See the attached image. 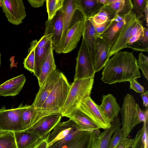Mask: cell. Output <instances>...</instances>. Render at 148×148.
Segmentation results:
<instances>
[{"label": "cell", "mask_w": 148, "mask_h": 148, "mask_svg": "<svg viewBox=\"0 0 148 148\" xmlns=\"http://www.w3.org/2000/svg\"><path fill=\"white\" fill-rule=\"evenodd\" d=\"M101 80L112 84L140 77L137 60L132 52L120 51L109 59L104 67Z\"/></svg>", "instance_id": "obj_1"}, {"label": "cell", "mask_w": 148, "mask_h": 148, "mask_svg": "<svg viewBox=\"0 0 148 148\" xmlns=\"http://www.w3.org/2000/svg\"><path fill=\"white\" fill-rule=\"evenodd\" d=\"M122 127L121 128L124 138H127L136 125L144 122L148 118V109L142 110L136 102L133 96L127 94L121 108Z\"/></svg>", "instance_id": "obj_2"}, {"label": "cell", "mask_w": 148, "mask_h": 148, "mask_svg": "<svg viewBox=\"0 0 148 148\" xmlns=\"http://www.w3.org/2000/svg\"><path fill=\"white\" fill-rule=\"evenodd\" d=\"M70 85L61 72L53 90L38 111L42 114H61L69 92Z\"/></svg>", "instance_id": "obj_3"}, {"label": "cell", "mask_w": 148, "mask_h": 148, "mask_svg": "<svg viewBox=\"0 0 148 148\" xmlns=\"http://www.w3.org/2000/svg\"><path fill=\"white\" fill-rule=\"evenodd\" d=\"M94 81V78L74 81L70 85L61 114L62 116H65L77 108L84 99L90 96Z\"/></svg>", "instance_id": "obj_4"}, {"label": "cell", "mask_w": 148, "mask_h": 148, "mask_svg": "<svg viewBox=\"0 0 148 148\" xmlns=\"http://www.w3.org/2000/svg\"><path fill=\"white\" fill-rule=\"evenodd\" d=\"M76 59V64L74 81L94 78L96 72L83 38Z\"/></svg>", "instance_id": "obj_5"}, {"label": "cell", "mask_w": 148, "mask_h": 148, "mask_svg": "<svg viewBox=\"0 0 148 148\" xmlns=\"http://www.w3.org/2000/svg\"><path fill=\"white\" fill-rule=\"evenodd\" d=\"M90 118L100 128L109 127L112 121L104 114L99 105L97 104L90 96L86 97L77 107Z\"/></svg>", "instance_id": "obj_6"}, {"label": "cell", "mask_w": 148, "mask_h": 148, "mask_svg": "<svg viewBox=\"0 0 148 148\" xmlns=\"http://www.w3.org/2000/svg\"><path fill=\"white\" fill-rule=\"evenodd\" d=\"M24 108L22 103L16 108L0 109V129L3 132L22 131L20 116Z\"/></svg>", "instance_id": "obj_7"}, {"label": "cell", "mask_w": 148, "mask_h": 148, "mask_svg": "<svg viewBox=\"0 0 148 148\" xmlns=\"http://www.w3.org/2000/svg\"><path fill=\"white\" fill-rule=\"evenodd\" d=\"M1 6L8 21L18 25L23 23L26 14L22 0H1Z\"/></svg>", "instance_id": "obj_8"}, {"label": "cell", "mask_w": 148, "mask_h": 148, "mask_svg": "<svg viewBox=\"0 0 148 148\" xmlns=\"http://www.w3.org/2000/svg\"><path fill=\"white\" fill-rule=\"evenodd\" d=\"M62 116L59 113L45 115L41 117L32 126L26 130L41 138L47 135L60 121Z\"/></svg>", "instance_id": "obj_9"}, {"label": "cell", "mask_w": 148, "mask_h": 148, "mask_svg": "<svg viewBox=\"0 0 148 148\" xmlns=\"http://www.w3.org/2000/svg\"><path fill=\"white\" fill-rule=\"evenodd\" d=\"M121 123L119 117H115L112 121L110 127L101 132L99 130L92 132L88 148H107L109 140L114 131Z\"/></svg>", "instance_id": "obj_10"}, {"label": "cell", "mask_w": 148, "mask_h": 148, "mask_svg": "<svg viewBox=\"0 0 148 148\" xmlns=\"http://www.w3.org/2000/svg\"><path fill=\"white\" fill-rule=\"evenodd\" d=\"M132 10L126 15L125 22L117 39L110 48V57L121 50L126 48V42L134 26L138 21Z\"/></svg>", "instance_id": "obj_11"}, {"label": "cell", "mask_w": 148, "mask_h": 148, "mask_svg": "<svg viewBox=\"0 0 148 148\" xmlns=\"http://www.w3.org/2000/svg\"><path fill=\"white\" fill-rule=\"evenodd\" d=\"M61 72L58 70L51 73L47 77L37 94L32 104L36 109L40 108L53 88Z\"/></svg>", "instance_id": "obj_12"}, {"label": "cell", "mask_w": 148, "mask_h": 148, "mask_svg": "<svg viewBox=\"0 0 148 148\" xmlns=\"http://www.w3.org/2000/svg\"><path fill=\"white\" fill-rule=\"evenodd\" d=\"M84 21H77L70 27L64 39L62 53H69L76 47L82 36Z\"/></svg>", "instance_id": "obj_13"}, {"label": "cell", "mask_w": 148, "mask_h": 148, "mask_svg": "<svg viewBox=\"0 0 148 148\" xmlns=\"http://www.w3.org/2000/svg\"><path fill=\"white\" fill-rule=\"evenodd\" d=\"M45 27L44 35L51 34L53 50L56 52L61 39L63 28L62 18L60 11L57 12L51 20L46 21Z\"/></svg>", "instance_id": "obj_14"}, {"label": "cell", "mask_w": 148, "mask_h": 148, "mask_svg": "<svg viewBox=\"0 0 148 148\" xmlns=\"http://www.w3.org/2000/svg\"><path fill=\"white\" fill-rule=\"evenodd\" d=\"M77 130L79 131L77 126L71 119L65 122H59L47 134L48 147L69 134Z\"/></svg>", "instance_id": "obj_15"}, {"label": "cell", "mask_w": 148, "mask_h": 148, "mask_svg": "<svg viewBox=\"0 0 148 148\" xmlns=\"http://www.w3.org/2000/svg\"><path fill=\"white\" fill-rule=\"evenodd\" d=\"M76 10L74 0H65L63 7L59 10L62 14L63 28L61 39L56 52L57 53H62L64 39Z\"/></svg>", "instance_id": "obj_16"}, {"label": "cell", "mask_w": 148, "mask_h": 148, "mask_svg": "<svg viewBox=\"0 0 148 148\" xmlns=\"http://www.w3.org/2000/svg\"><path fill=\"white\" fill-rule=\"evenodd\" d=\"M126 15L121 16L116 14L103 33L97 38L103 39L111 48L117 39L125 23Z\"/></svg>", "instance_id": "obj_17"}, {"label": "cell", "mask_w": 148, "mask_h": 148, "mask_svg": "<svg viewBox=\"0 0 148 148\" xmlns=\"http://www.w3.org/2000/svg\"><path fill=\"white\" fill-rule=\"evenodd\" d=\"M96 38V49L93 66L96 73L104 67L109 59L111 47L103 39L99 37Z\"/></svg>", "instance_id": "obj_18"}, {"label": "cell", "mask_w": 148, "mask_h": 148, "mask_svg": "<svg viewBox=\"0 0 148 148\" xmlns=\"http://www.w3.org/2000/svg\"><path fill=\"white\" fill-rule=\"evenodd\" d=\"M65 117L74 121L80 131L92 132L100 129L96 123L78 108Z\"/></svg>", "instance_id": "obj_19"}, {"label": "cell", "mask_w": 148, "mask_h": 148, "mask_svg": "<svg viewBox=\"0 0 148 148\" xmlns=\"http://www.w3.org/2000/svg\"><path fill=\"white\" fill-rule=\"evenodd\" d=\"M26 81L23 74L13 78L0 85V95L15 96L21 90Z\"/></svg>", "instance_id": "obj_20"}, {"label": "cell", "mask_w": 148, "mask_h": 148, "mask_svg": "<svg viewBox=\"0 0 148 148\" xmlns=\"http://www.w3.org/2000/svg\"><path fill=\"white\" fill-rule=\"evenodd\" d=\"M96 33L94 27L89 20L88 18H85L82 38L85 42L92 65L96 49Z\"/></svg>", "instance_id": "obj_21"}, {"label": "cell", "mask_w": 148, "mask_h": 148, "mask_svg": "<svg viewBox=\"0 0 148 148\" xmlns=\"http://www.w3.org/2000/svg\"><path fill=\"white\" fill-rule=\"evenodd\" d=\"M53 48L51 43L48 48L42 63L40 75L37 78L40 87L44 83L49 75L56 69L53 53Z\"/></svg>", "instance_id": "obj_22"}, {"label": "cell", "mask_w": 148, "mask_h": 148, "mask_svg": "<svg viewBox=\"0 0 148 148\" xmlns=\"http://www.w3.org/2000/svg\"><path fill=\"white\" fill-rule=\"evenodd\" d=\"M76 10L80 12L85 18L97 14L104 6L97 0H74Z\"/></svg>", "instance_id": "obj_23"}, {"label": "cell", "mask_w": 148, "mask_h": 148, "mask_svg": "<svg viewBox=\"0 0 148 148\" xmlns=\"http://www.w3.org/2000/svg\"><path fill=\"white\" fill-rule=\"evenodd\" d=\"M44 115H45L39 112L32 105L24 106L20 116L22 131L28 129Z\"/></svg>", "instance_id": "obj_24"}, {"label": "cell", "mask_w": 148, "mask_h": 148, "mask_svg": "<svg viewBox=\"0 0 148 148\" xmlns=\"http://www.w3.org/2000/svg\"><path fill=\"white\" fill-rule=\"evenodd\" d=\"M99 106L105 115L111 121L118 116L121 110L116 98L110 94L103 95L101 103Z\"/></svg>", "instance_id": "obj_25"}, {"label": "cell", "mask_w": 148, "mask_h": 148, "mask_svg": "<svg viewBox=\"0 0 148 148\" xmlns=\"http://www.w3.org/2000/svg\"><path fill=\"white\" fill-rule=\"evenodd\" d=\"M17 148H31L41 138L26 130L14 132Z\"/></svg>", "instance_id": "obj_26"}, {"label": "cell", "mask_w": 148, "mask_h": 148, "mask_svg": "<svg viewBox=\"0 0 148 148\" xmlns=\"http://www.w3.org/2000/svg\"><path fill=\"white\" fill-rule=\"evenodd\" d=\"M92 132L81 131L68 144L61 148H88Z\"/></svg>", "instance_id": "obj_27"}, {"label": "cell", "mask_w": 148, "mask_h": 148, "mask_svg": "<svg viewBox=\"0 0 148 148\" xmlns=\"http://www.w3.org/2000/svg\"><path fill=\"white\" fill-rule=\"evenodd\" d=\"M116 12L109 5H104L96 14L88 18L95 24L99 25L113 19Z\"/></svg>", "instance_id": "obj_28"}, {"label": "cell", "mask_w": 148, "mask_h": 148, "mask_svg": "<svg viewBox=\"0 0 148 148\" xmlns=\"http://www.w3.org/2000/svg\"><path fill=\"white\" fill-rule=\"evenodd\" d=\"M143 123L142 127L134 138L133 148H148V118Z\"/></svg>", "instance_id": "obj_29"}, {"label": "cell", "mask_w": 148, "mask_h": 148, "mask_svg": "<svg viewBox=\"0 0 148 148\" xmlns=\"http://www.w3.org/2000/svg\"><path fill=\"white\" fill-rule=\"evenodd\" d=\"M108 5L117 14L121 16L127 15L132 10L131 0H117Z\"/></svg>", "instance_id": "obj_30"}, {"label": "cell", "mask_w": 148, "mask_h": 148, "mask_svg": "<svg viewBox=\"0 0 148 148\" xmlns=\"http://www.w3.org/2000/svg\"><path fill=\"white\" fill-rule=\"evenodd\" d=\"M52 43L51 41L42 48L37 49L36 47L35 51L34 72L33 73L37 78L40 75L41 66L47 50Z\"/></svg>", "instance_id": "obj_31"}, {"label": "cell", "mask_w": 148, "mask_h": 148, "mask_svg": "<svg viewBox=\"0 0 148 148\" xmlns=\"http://www.w3.org/2000/svg\"><path fill=\"white\" fill-rule=\"evenodd\" d=\"M38 42L37 40L35 39L31 42L30 47L28 50V55L23 62L25 69L33 73L34 72L35 51Z\"/></svg>", "instance_id": "obj_32"}, {"label": "cell", "mask_w": 148, "mask_h": 148, "mask_svg": "<svg viewBox=\"0 0 148 148\" xmlns=\"http://www.w3.org/2000/svg\"><path fill=\"white\" fill-rule=\"evenodd\" d=\"M128 48L134 51H148V28L144 27V34L134 42Z\"/></svg>", "instance_id": "obj_33"}, {"label": "cell", "mask_w": 148, "mask_h": 148, "mask_svg": "<svg viewBox=\"0 0 148 148\" xmlns=\"http://www.w3.org/2000/svg\"><path fill=\"white\" fill-rule=\"evenodd\" d=\"M65 0H47L46 4L48 14L47 20H51L57 12L63 7Z\"/></svg>", "instance_id": "obj_34"}, {"label": "cell", "mask_w": 148, "mask_h": 148, "mask_svg": "<svg viewBox=\"0 0 148 148\" xmlns=\"http://www.w3.org/2000/svg\"><path fill=\"white\" fill-rule=\"evenodd\" d=\"M144 34V27L142 23L138 21L132 29L126 44V48H128Z\"/></svg>", "instance_id": "obj_35"}, {"label": "cell", "mask_w": 148, "mask_h": 148, "mask_svg": "<svg viewBox=\"0 0 148 148\" xmlns=\"http://www.w3.org/2000/svg\"><path fill=\"white\" fill-rule=\"evenodd\" d=\"M0 148H17L13 132H5L0 134Z\"/></svg>", "instance_id": "obj_36"}, {"label": "cell", "mask_w": 148, "mask_h": 148, "mask_svg": "<svg viewBox=\"0 0 148 148\" xmlns=\"http://www.w3.org/2000/svg\"><path fill=\"white\" fill-rule=\"evenodd\" d=\"M131 1L132 7V10L134 12L137 20L141 22V18L143 17L145 18V16L143 14L146 7L148 5V0H131Z\"/></svg>", "instance_id": "obj_37"}, {"label": "cell", "mask_w": 148, "mask_h": 148, "mask_svg": "<svg viewBox=\"0 0 148 148\" xmlns=\"http://www.w3.org/2000/svg\"><path fill=\"white\" fill-rule=\"evenodd\" d=\"M124 138L120 127L117 128L110 138L107 148H115Z\"/></svg>", "instance_id": "obj_38"}, {"label": "cell", "mask_w": 148, "mask_h": 148, "mask_svg": "<svg viewBox=\"0 0 148 148\" xmlns=\"http://www.w3.org/2000/svg\"><path fill=\"white\" fill-rule=\"evenodd\" d=\"M137 64L139 69L142 71L144 77L148 80V58L142 52L138 55Z\"/></svg>", "instance_id": "obj_39"}, {"label": "cell", "mask_w": 148, "mask_h": 148, "mask_svg": "<svg viewBox=\"0 0 148 148\" xmlns=\"http://www.w3.org/2000/svg\"><path fill=\"white\" fill-rule=\"evenodd\" d=\"M81 131L79 130L71 133L62 139L56 142L52 145L49 146L48 148H61L67 144L77 135Z\"/></svg>", "instance_id": "obj_40"}, {"label": "cell", "mask_w": 148, "mask_h": 148, "mask_svg": "<svg viewBox=\"0 0 148 148\" xmlns=\"http://www.w3.org/2000/svg\"><path fill=\"white\" fill-rule=\"evenodd\" d=\"M89 20L93 26L96 32L95 34L96 38L99 35L103 33L111 21V20L108 21L103 24L99 25H97L95 24L90 20Z\"/></svg>", "instance_id": "obj_41"}, {"label": "cell", "mask_w": 148, "mask_h": 148, "mask_svg": "<svg viewBox=\"0 0 148 148\" xmlns=\"http://www.w3.org/2000/svg\"><path fill=\"white\" fill-rule=\"evenodd\" d=\"M136 79H131L129 81L130 83V88L134 90L138 93H143L144 92V87L141 86L136 80Z\"/></svg>", "instance_id": "obj_42"}, {"label": "cell", "mask_w": 148, "mask_h": 148, "mask_svg": "<svg viewBox=\"0 0 148 148\" xmlns=\"http://www.w3.org/2000/svg\"><path fill=\"white\" fill-rule=\"evenodd\" d=\"M134 138L123 139L115 148H133Z\"/></svg>", "instance_id": "obj_43"}, {"label": "cell", "mask_w": 148, "mask_h": 148, "mask_svg": "<svg viewBox=\"0 0 148 148\" xmlns=\"http://www.w3.org/2000/svg\"><path fill=\"white\" fill-rule=\"evenodd\" d=\"M51 34L44 35L38 41L36 48L39 49L44 47L51 41Z\"/></svg>", "instance_id": "obj_44"}, {"label": "cell", "mask_w": 148, "mask_h": 148, "mask_svg": "<svg viewBox=\"0 0 148 148\" xmlns=\"http://www.w3.org/2000/svg\"><path fill=\"white\" fill-rule=\"evenodd\" d=\"M47 135L40 139L31 148H48Z\"/></svg>", "instance_id": "obj_45"}, {"label": "cell", "mask_w": 148, "mask_h": 148, "mask_svg": "<svg viewBox=\"0 0 148 148\" xmlns=\"http://www.w3.org/2000/svg\"><path fill=\"white\" fill-rule=\"evenodd\" d=\"M27 1L32 7L38 8L42 6L46 0H28Z\"/></svg>", "instance_id": "obj_46"}, {"label": "cell", "mask_w": 148, "mask_h": 148, "mask_svg": "<svg viewBox=\"0 0 148 148\" xmlns=\"http://www.w3.org/2000/svg\"><path fill=\"white\" fill-rule=\"evenodd\" d=\"M143 102V106L147 108L148 106V90H146L145 92L140 95Z\"/></svg>", "instance_id": "obj_47"}, {"label": "cell", "mask_w": 148, "mask_h": 148, "mask_svg": "<svg viewBox=\"0 0 148 148\" xmlns=\"http://www.w3.org/2000/svg\"><path fill=\"white\" fill-rule=\"evenodd\" d=\"M144 12L145 13V17L146 20V22L147 24V26H148V5L146 7Z\"/></svg>", "instance_id": "obj_48"}, {"label": "cell", "mask_w": 148, "mask_h": 148, "mask_svg": "<svg viewBox=\"0 0 148 148\" xmlns=\"http://www.w3.org/2000/svg\"><path fill=\"white\" fill-rule=\"evenodd\" d=\"M97 1L104 5H108L107 0H97Z\"/></svg>", "instance_id": "obj_49"}, {"label": "cell", "mask_w": 148, "mask_h": 148, "mask_svg": "<svg viewBox=\"0 0 148 148\" xmlns=\"http://www.w3.org/2000/svg\"><path fill=\"white\" fill-rule=\"evenodd\" d=\"M1 54L0 53V66H1Z\"/></svg>", "instance_id": "obj_50"}, {"label": "cell", "mask_w": 148, "mask_h": 148, "mask_svg": "<svg viewBox=\"0 0 148 148\" xmlns=\"http://www.w3.org/2000/svg\"><path fill=\"white\" fill-rule=\"evenodd\" d=\"M3 132L0 129V134H2V133H3Z\"/></svg>", "instance_id": "obj_51"}, {"label": "cell", "mask_w": 148, "mask_h": 148, "mask_svg": "<svg viewBox=\"0 0 148 148\" xmlns=\"http://www.w3.org/2000/svg\"><path fill=\"white\" fill-rule=\"evenodd\" d=\"M2 3H1V0H0V6L1 7L2 6Z\"/></svg>", "instance_id": "obj_52"}]
</instances>
